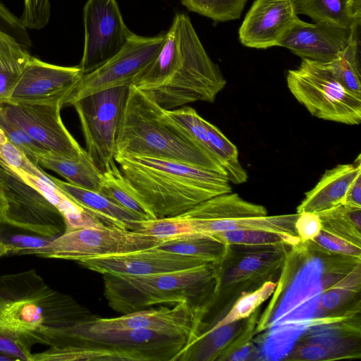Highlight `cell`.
I'll list each match as a JSON object with an SVG mask.
<instances>
[{
    "label": "cell",
    "mask_w": 361,
    "mask_h": 361,
    "mask_svg": "<svg viewBox=\"0 0 361 361\" xmlns=\"http://www.w3.org/2000/svg\"><path fill=\"white\" fill-rule=\"evenodd\" d=\"M95 316L51 288L35 269L0 276V334L31 352L36 344L62 346L78 326Z\"/></svg>",
    "instance_id": "1"
},
{
    "label": "cell",
    "mask_w": 361,
    "mask_h": 361,
    "mask_svg": "<svg viewBox=\"0 0 361 361\" xmlns=\"http://www.w3.org/2000/svg\"><path fill=\"white\" fill-rule=\"evenodd\" d=\"M226 84L189 17L176 13L156 59L132 84L166 110L197 101L214 102Z\"/></svg>",
    "instance_id": "2"
},
{
    "label": "cell",
    "mask_w": 361,
    "mask_h": 361,
    "mask_svg": "<svg viewBox=\"0 0 361 361\" xmlns=\"http://www.w3.org/2000/svg\"><path fill=\"white\" fill-rule=\"evenodd\" d=\"M323 262L305 243L290 247L254 338L257 360H284L315 317Z\"/></svg>",
    "instance_id": "3"
},
{
    "label": "cell",
    "mask_w": 361,
    "mask_h": 361,
    "mask_svg": "<svg viewBox=\"0 0 361 361\" xmlns=\"http://www.w3.org/2000/svg\"><path fill=\"white\" fill-rule=\"evenodd\" d=\"M131 156L180 161L226 176L220 162L176 123L168 110L133 85L120 118L115 154Z\"/></svg>",
    "instance_id": "4"
},
{
    "label": "cell",
    "mask_w": 361,
    "mask_h": 361,
    "mask_svg": "<svg viewBox=\"0 0 361 361\" xmlns=\"http://www.w3.org/2000/svg\"><path fill=\"white\" fill-rule=\"evenodd\" d=\"M114 160L157 219L179 216L214 196L232 192L226 176L183 162L136 156Z\"/></svg>",
    "instance_id": "5"
},
{
    "label": "cell",
    "mask_w": 361,
    "mask_h": 361,
    "mask_svg": "<svg viewBox=\"0 0 361 361\" xmlns=\"http://www.w3.org/2000/svg\"><path fill=\"white\" fill-rule=\"evenodd\" d=\"M219 280L218 264L212 263L145 276L103 274L104 295L121 314L183 301L209 312L217 298Z\"/></svg>",
    "instance_id": "6"
},
{
    "label": "cell",
    "mask_w": 361,
    "mask_h": 361,
    "mask_svg": "<svg viewBox=\"0 0 361 361\" xmlns=\"http://www.w3.org/2000/svg\"><path fill=\"white\" fill-rule=\"evenodd\" d=\"M85 324L75 326L61 347L32 354V361H177L193 341L142 329L91 332Z\"/></svg>",
    "instance_id": "7"
},
{
    "label": "cell",
    "mask_w": 361,
    "mask_h": 361,
    "mask_svg": "<svg viewBox=\"0 0 361 361\" xmlns=\"http://www.w3.org/2000/svg\"><path fill=\"white\" fill-rule=\"evenodd\" d=\"M287 85L295 98L314 116L348 125L361 122V96L343 86L325 63L302 59L289 70Z\"/></svg>",
    "instance_id": "8"
},
{
    "label": "cell",
    "mask_w": 361,
    "mask_h": 361,
    "mask_svg": "<svg viewBox=\"0 0 361 361\" xmlns=\"http://www.w3.org/2000/svg\"><path fill=\"white\" fill-rule=\"evenodd\" d=\"M290 247L228 245L226 255L218 264L219 291L215 304L224 299L227 308L240 295L267 281H276Z\"/></svg>",
    "instance_id": "9"
},
{
    "label": "cell",
    "mask_w": 361,
    "mask_h": 361,
    "mask_svg": "<svg viewBox=\"0 0 361 361\" xmlns=\"http://www.w3.org/2000/svg\"><path fill=\"white\" fill-rule=\"evenodd\" d=\"M129 86L96 92L71 105L80 120L85 150L102 172L114 161L117 130Z\"/></svg>",
    "instance_id": "10"
},
{
    "label": "cell",
    "mask_w": 361,
    "mask_h": 361,
    "mask_svg": "<svg viewBox=\"0 0 361 361\" xmlns=\"http://www.w3.org/2000/svg\"><path fill=\"white\" fill-rule=\"evenodd\" d=\"M164 240L140 232L105 226L66 232L47 246L29 251L26 255L78 262L95 257L157 247Z\"/></svg>",
    "instance_id": "11"
},
{
    "label": "cell",
    "mask_w": 361,
    "mask_h": 361,
    "mask_svg": "<svg viewBox=\"0 0 361 361\" xmlns=\"http://www.w3.org/2000/svg\"><path fill=\"white\" fill-rule=\"evenodd\" d=\"M360 307L346 312L314 317L284 359L323 361L360 358Z\"/></svg>",
    "instance_id": "12"
},
{
    "label": "cell",
    "mask_w": 361,
    "mask_h": 361,
    "mask_svg": "<svg viewBox=\"0 0 361 361\" xmlns=\"http://www.w3.org/2000/svg\"><path fill=\"white\" fill-rule=\"evenodd\" d=\"M165 39L166 32L154 37H142L132 32L114 56L92 72L82 74L65 99L63 107L96 92L130 85L135 77L158 56Z\"/></svg>",
    "instance_id": "13"
},
{
    "label": "cell",
    "mask_w": 361,
    "mask_h": 361,
    "mask_svg": "<svg viewBox=\"0 0 361 361\" xmlns=\"http://www.w3.org/2000/svg\"><path fill=\"white\" fill-rule=\"evenodd\" d=\"M0 180L7 203L3 221L54 239L66 232L60 211L1 157Z\"/></svg>",
    "instance_id": "14"
},
{
    "label": "cell",
    "mask_w": 361,
    "mask_h": 361,
    "mask_svg": "<svg viewBox=\"0 0 361 361\" xmlns=\"http://www.w3.org/2000/svg\"><path fill=\"white\" fill-rule=\"evenodd\" d=\"M85 44L79 64L82 74L92 72L114 56L132 32L116 0H87L83 8Z\"/></svg>",
    "instance_id": "15"
},
{
    "label": "cell",
    "mask_w": 361,
    "mask_h": 361,
    "mask_svg": "<svg viewBox=\"0 0 361 361\" xmlns=\"http://www.w3.org/2000/svg\"><path fill=\"white\" fill-rule=\"evenodd\" d=\"M61 109L60 104H0L4 115L49 154L66 159H80L87 152L64 126Z\"/></svg>",
    "instance_id": "16"
},
{
    "label": "cell",
    "mask_w": 361,
    "mask_h": 361,
    "mask_svg": "<svg viewBox=\"0 0 361 361\" xmlns=\"http://www.w3.org/2000/svg\"><path fill=\"white\" fill-rule=\"evenodd\" d=\"M207 313L183 301L170 307L141 310L118 317H96L85 326L91 332L142 329L176 333L188 335L194 341L204 328V319Z\"/></svg>",
    "instance_id": "17"
},
{
    "label": "cell",
    "mask_w": 361,
    "mask_h": 361,
    "mask_svg": "<svg viewBox=\"0 0 361 361\" xmlns=\"http://www.w3.org/2000/svg\"><path fill=\"white\" fill-rule=\"evenodd\" d=\"M82 75L79 66H61L31 56L6 102L60 104Z\"/></svg>",
    "instance_id": "18"
},
{
    "label": "cell",
    "mask_w": 361,
    "mask_h": 361,
    "mask_svg": "<svg viewBox=\"0 0 361 361\" xmlns=\"http://www.w3.org/2000/svg\"><path fill=\"white\" fill-rule=\"evenodd\" d=\"M319 255L322 259L323 272L315 317L336 315L360 307L357 296L361 288V258Z\"/></svg>",
    "instance_id": "19"
},
{
    "label": "cell",
    "mask_w": 361,
    "mask_h": 361,
    "mask_svg": "<svg viewBox=\"0 0 361 361\" xmlns=\"http://www.w3.org/2000/svg\"><path fill=\"white\" fill-rule=\"evenodd\" d=\"M78 263L102 274L145 276L186 269L208 262L154 247L123 254L92 257Z\"/></svg>",
    "instance_id": "20"
},
{
    "label": "cell",
    "mask_w": 361,
    "mask_h": 361,
    "mask_svg": "<svg viewBox=\"0 0 361 361\" xmlns=\"http://www.w3.org/2000/svg\"><path fill=\"white\" fill-rule=\"evenodd\" d=\"M298 18L293 0H255L240 27V42L255 49L279 46Z\"/></svg>",
    "instance_id": "21"
},
{
    "label": "cell",
    "mask_w": 361,
    "mask_h": 361,
    "mask_svg": "<svg viewBox=\"0 0 361 361\" xmlns=\"http://www.w3.org/2000/svg\"><path fill=\"white\" fill-rule=\"evenodd\" d=\"M359 30L325 23H309L298 18L279 46L302 59L327 63L334 59Z\"/></svg>",
    "instance_id": "22"
},
{
    "label": "cell",
    "mask_w": 361,
    "mask_h": 361,
    "mask_svg": "<svg viewBox=\"0 0 361 361\" xmlns=\"http://www.w3.org/2000/svg\"><path fill=\"white\" fill-rule=\"evenodd\" d=\"M361 156L352 164L326 170L316 185L305 193L296 213H319L345 204L350 189L361 176Z\"/></svg>",
    "instance_id": "23"
},
{
    "label": "cell",
    "mask_w": 361,
    "mask_h": 361,
    "mask_svg": "<svg viewBox=\"0 0 361 361\" xmlns=\"http://www.w3.org/2000/svg\"><path fill=\"white\" fill-rule=\"evenodd\" d=\"M51 179L73 201L107 226L133 231L135 223L141 220L98 192L80 188L54 176H51Z\"/></svg>",
    "instance_id": "24"
},
{
    "label": "cell",
    "mask_w": 361,
    "mask_h": 361,
    "mask_svg": "<svg viewBox=\"0 0 361 361\" xmlns=\"http://www.w3.org/2000/svg\"><path fill=\"white\" fill-rule=\"evenodd\" d=\"M298 216V214L296 213L275 216H244L217 221L188 219L190 221L195 233L211 234L228 231L247 230L267 231L299 238L295 228Z\"/></svg>",
    "instance_id": "25"
},
{
    "label": "cell",
    "mask_w": 361,
    "mask_h": 361,
    "mask_svg": "<svg viewBox=\"0 0 361 361\" xmlns=\"http://www.w3.org/2000/svg\"><path fill=\"white\" fill-rule=\"evenodd\" d=\"M297 15L350 30L361 25V0H293Z\"/></svg>",
    "instance_id": "26"
},
{
    "label": "cell",
    "mask_w": 361,
    "mask_h": 361,
    "mask_svg": "<svg viewBox=\"0 0 361 361\" xmlns=\"http://www.w3.org/2000/svg\"><path fill=\"white\" fill-rule=\"evenodd\" d=\"M267 215L262 205L247 202L238 194L228 192L207 200L180 216L198 221H217L231 218Z\"/></svg>",
    "instance_id": "27"
},
{
    "label": "cell",
    "mask_w": 361,
    "mask_h": 361,
    "mask_svg": "<svg viewBox=\"0 0 361 361\" xmlns=\"http://www.w3.org/2000/svg\"><path fill=\"white\" fill-rule=\"evenodd\" d=\"M39 165L56 172L71 184L95 192L98 191L103 176V172L87 152L78 160L47 154L40 157Z\"/></svg>",
    "instance_id": "28"
},
{
    "label": "cell",
    "mask_w": 361,
    "mask_h": 361,
    "mask_svg": "<svg viewBox=\"0 0 361 361\" xmlns=\"http://www.w3.org/2000/svg\"><path fill=\"white\" fill-rule=\"evenodd\" d=\"M97 192L135 214L141 220L157 219L116 166L115 160L103 172Z\"/></svg>",
    "instance_id": "29"
},
{
    "label": "cell",
    "mask_w": 361,
    "mask_h": 361,
    "mask_svg": "<svg viewBox=\"0 0 361 361\" xmlns=\"http://www.w3.org/2000/svg\"><path fill=\"white\" fill-rule=\"evenodd\" d=\"M245 319L217 328H204L177 361L216 360L242 327Z\"/></svg>",
    "instance_id": "30"
},
{
    "label": "cell",
    "mask_w": 361,
    "mask_h": 361,
    "mask_svg": "<svg viewBox=\"0 0 361 361\" xmlns=\"http://www.w3.org/2000/svg\"><path fill=\"white\" fill-rule=\"evenodd\" d=\"M157 247L218 264L226 255L228 245L221 242L212 234L194 233L176 238L166 239Z\"/></svg>",
    "instance_id": "31"
},
{
    "label": "cell",
    "mask_w": 361,
    "mask_h": 361,
    "mask_svg": "<svg viewBox=\"0 0 361 361\" xmlns=\"http://www.w3.org/2000/svg\"><path fill=\"white\" fill-rule=\"evenodd\" d=\"M31 56L15 39L0 42V104L8 101Z\"/></svg>",
    "instance_id": "32"
},
{
    "label": "cell",
    "mask_w": 361,
    "mask_h": 361,
    "mask_svg": "<svg viewBox=\"0 0 361 361\" xmlns=\"http://www.w3.org/2000/svg\"><path fill=\"white\" fill-rule=\"evenodd\" d=\"M325 63L343 86L361 96L359 35L354 36L334 59Z\"/></svg>",
    "instance_id": "33"
},
{
    "label": "cell",
    "mask_w": 361,
    "mask_h": 361,
    "mask_svg": "<svg viewBox=\"0 0 361 361\" xmlns=\"http://www.w3.org/2000/svg\"><path fill=\"white\" fill-rule=\"evenodd\" d=\"M209 145L225 170L230 183L240 184L247 181V174L238 160L237 147L215 126L204 120Z\"/></svg>",
    "instance_id": "34"
},
{
    "label": "cell",
    "mask_w": 361,
    "mask_h": 361,
    "mask_svg": "<svg viewBox=\"0 0 361 361\" xmlns=\"http://www.w3.org/2000/svg\"><path fill=\"white\" fill-rule=\"evenodd\" d=\"M53 240L0 220V257L6 254L26 255L47 246Z\"/></svg>",
    "instance_id": "35"
},
{
    "label": "cell",
    "mask_w": 361,
    "mask_h": 361,
    "mask_svg": "<svg viewBox=\"0 0 361 361\" xmlns=\"http://www.w3.org/2000/svg\"><path fill=\"white\" fill-rule=\"evenodd\" d=\"M259 314L260 310L258 308L245 319L242 327L221 353L217 361L257 360L254 338Z\"/></svg>",
    "instance_id": "36"
},
{
    "label": "cell",
    "mask_w": 361,
    "mask_h": 361,
    "mask_svg": "<svg viewBox=\"0 0 361 361\" xmlns=\"http://www.w3.org/2000/svg\"><path fill=\"white\" fill-rule=\"evenodd\" d=\"M211 234L226 245L248 247L294 246L301 243L299 238L261 231L235 230Z\"/></svg>",
    "instance_id": "37"
},
{
    "label": "cell",
    "mask_w": 361,
    "mask_h": 361,
    "mask_svg": "<svg viewBox=\"0 0 361 361\" xmlns=\"http://www.w3.org/2000/svg\"><path fill=\"white\" fill-rule=\"evenodd\" d=\"M276 286V281H267L259 288L240 295L232 304L225 316L208 328H217L245 319L271 297Z\"/></svg>",
    "instance_id": "38"
},
{
    "label": "cell",
    "mask_w": 361,
    "mask_h": 361,
    "mask_svg": "<svg viewBox=\"0 0 361 361\" xmlns=\"http://www.w3.org/2000/svg\"><path fill=\"white\" fill-rule=\"evenodd\" d=\"M247 0H180L190 11L212 19L216 23L238 19Z\"/></svg>",
    "instance_id": "39"
},
{
    "label": "cell",
    "mask_w": 361,
    "mask_h": 361,
    "mask_svg": "<svg viewBox=\"0 0 361 361\" xmlns=\"http://www.w3.org/2000/svg\"><path fill=\"white\" fill-rule=\"evenodd\" d=\"M318 255H345L361 258V244L322 226L319 235L305 243Z\"/></svg>",
    "instance_id": "40"
},
{
    "label": "cell",
    "mask_w": 361,
    "mask_h": 361,
    "mask_svg": "<svg viewBox=\"0 0 361 361\" xmlns=\"http://www.w3.org/2000/svg\"><path fill=\"white\" fill-rule=\"evenodd\" d=\"M133 231L162 240L195 233L190 221L180 215L137 221Z\"/></svg>",
    "instance_id": "41"
},
{
    "label": "cell",
    "mask_w": 361,
    "mask_h": 361,
    "mask_svg": "<svg viewBox=\"0 0 361 361\" xmlns=\"http://www.w3.org/2000/svg\"><path fill=\"white\" fill-rule=\"evenodd\" d=\"M0 128L8 141L23 152L34 164L40 167V157L49 153L32 140L24 130L8 120L1 110Z\"/></svg>",
    "instance_id": "42"
},
{
    "label": "cell",
    "mask_w": 361,
    "mask_h": 361,
    "mask_svg": "<svg viewBox=\"0 0 361 361\" xmlns=\"http://www.w3.org/2000/svg\"><path fill=\"white\" fill-rule=\"evenodd\" d=\"M168 113L198 144L219 161L209 145L204 123V119L197 114L195 109L185 105L178 109L168 110Z\"/></svg>",
    "instance_id": "43"
},
{
    "label": "cell",
    "mask_w": 361,
    "mask_h": 361,
    "mask_svg": "<svg viewBox=\"0 0 361 361\" xmlns=\"http://www.w3.org/2000/svg\"><path fill=\"white\" fill-rule=\"evenodd\" d=\"M0 157L17 172L35 176L47 182L51 180L49 175L34 164L8 140L4 144H0Z\"/></svg>",
    "instance_id": "44"
},
{
    "label": "cell",
    "mask_w": 361,
    "mask_h": 361,
    "mask_svg": "<svg viewBox=\"0 0 361 361\" xmlns=\"http://www.w3.org/2000/svg\"><path fill=\"white\" fill-rule=\"evenodd\" d=\"M20 19L27 29L40 30L49 23L51 16L50 0H23Z\"/></svg>",
    "instance_id": "45"
},
{
    "label": "cell",
    "mask_w": 361,
    "mask_h": 361,
    "mask_svg": "<svg viewBox=\"0 0 361 361\" xmlns=\"http://www.w3.org/2000/svg\"><path fill=\"white\" fill-rule=\"evenodd\" d=\"M0 30L13 37L22 47L29 49L32 42L27 29L0 1Z\"/></svg>",
    "instance_id": "46"
},
{
    "label": "cell",
    "mask_w": 361,
    "mask_h": 361,
    "mask_svg": "<svg viewBox=\"0 0 361 361\" xmlns=\"http://www.w3.org/2000/svg\"><path fill=\"white\" fill-rule=\"evenodd\" d=\"M295 228L301 243L314 240L322 228V221L317 213L303 212L298 214Z\"/></svg>",
    "instance_id": "47"
},
{
    "label": "cell",
    "mask_w": 361,
    "mask_h": 361,
    "mask_svg": "<svg viewBox=\"0 0 361 361\" xmlns=\"http://www.w3.org/2000/svg\"><path fill=\"white\" fill-rule=\"evenodd\" d=\"M345 204L361 208V176L351 186Z\"/></svg>",
    "instance_id": "48"
},
{
    "label": "cell",
    "mask_w": 361,
    "mask_h": 361,
    "mask_svg": "<svg viewBox=\"0 0 361 361\" xmlns=\"http://www.w3.org/2000/svg\"><path fill=\"white\" fill-rule=\"evenodd\" d=\"M7 209V203L0 180V220L4 221Z\"/></svg>",
    "instance_id": "49"
},
{
    "label": "cell",
    "mask_w": 361,
    "mask_h": 361,
    "mask_svg": "<svg viewBox=\"0 0 361 361\" xmlns=\"http://www.w3.org/2000/svg\"><path fill=\"white\" fill-rule=\"evenodd\" d=\"M18 360L16 357L1 353L0 352V361H16Z\"/></svg>",
    "instance_id": "50"
},
{
    "label": "cell",
    "mask_w": 361,
    "mask_h": 361,
    "mask_svg": "<svg viewBox=\"0 0 361 361\" xmlns=\"http://www.w3.org/2000/svg\"><path fill=\"white\" fill-rule=\"evenodd\" d=\"M11 39H14V38L12 37L11 36H10L9 35L6 34L1 30H0V42H6V41L10 40Z\"/></svg>",
    "instance_id": "51"
},
{
    "label": "cell",
    "mask_w": 361,
    "mask_h": 361,
    "mask_svg": "<svg viewBox=\"0 0 361 361\" xmlns=\"http://www.w3.org/2000/svg\"><path fill=\"white\" fill-rule=\"evenodd\" d=\"M8 141L4 131L0 128V144H4Z\"/></svg>",
    "instance_id": "52"
}]
</instances>
